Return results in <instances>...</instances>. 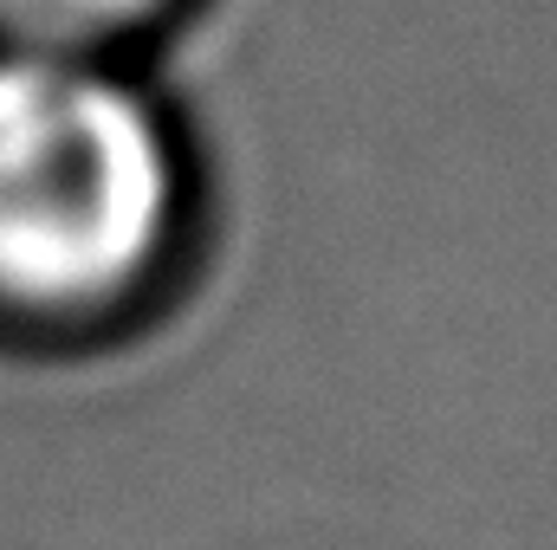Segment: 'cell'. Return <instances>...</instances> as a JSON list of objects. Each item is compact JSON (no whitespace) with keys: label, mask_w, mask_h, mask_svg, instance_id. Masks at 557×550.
Listing matches in <instances>:
<instances>
[{"label":"cell","mask_w":557,"mask_h":550,"mask_svg":"<svg viewBox=\"0 0 557 550\" xmlns=\"http://www.w3.org/2000/svg\"><path fill=\"white\" fill-rule=\"evenodd\" d=\"M201 168L137 59L0 46V330L91 343L124 330L188 253Z\"/></svg>","instance_id":"cell-1"},{"label":"cell","mask_w":557,"mask_h":550,"mask_svg":"<svg viewBox=\"0 0 557 550\" xmlns=\"http://www.w3.org/2000/svg\"><path fill=\"white\" fill-rule=\"evenodd\" d=\"M195 0H0V46L78 52V59H137L156 33Z\"/></svg>","instance_id":"cell-2"}]
</instances>
